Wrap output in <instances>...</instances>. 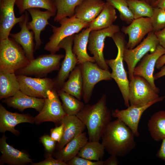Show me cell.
<instances>
[{
  "instance_id": "52a82bcc",
  "label": "cell",
  "mask_w": 165,
  "mask_h": 165,
  "mask_svg": "<svg viewBox=\"0 0 165 165\" xmlns=\"http://www.w3.org/2000/svg\"><path fill=\"white\" fill-rule=\"evenodd\" d=\"M94 63L86 61L80 64L83 80L82 96L86 104L90 101L94 87L97 83L101 81L112 79L108 70L101 68Z\"/></svg>"
},
{
  "instance_id": "f1b7e54d",
  "label": "cell",
  "mask_w": 165,
  "mask_h": 165,
  "mask_svg": "<svg viewBox=\"0 0 165 165\" xmlns=\"http://www.w3.org/2000/svg\"><path fill=\"white\" fill-rule=\"evenodd\" d=\"M20 90V86L15 73L0 72V99L14 96Z\"/></svg>"
},
{
  "instance_id": "7dc6e473",
  "label": "cell",
  "mask_w": 165,
  "mask_h": 165,
  "mask_svg": "<svg viewBox=\"0 0 165 165\" xmlns=\"http://www.w3.org/2000/svg\"><path fill=\"white\" fill-rule=\"evenodd\" d=\"M157 7L165 10V0H159L155 4L154 7Z\"/></svg>"
},
{
  "instance_id": "e575fe53",
  "label": "cell",
  "mask_w": 165,
  "mask_h": 165,
  "mask_svg": "<svg viewBox=\"0 0 165 165\" xmlns=\"http://www.w3.org/2000/svg\"><path fill=\"white\" fill-rule=\"evenodd\" d=\"M134 19L143 17L151 18L154 7L142 0H127Z\"/></svg>"
},
{
  "instance_id": "1f68e13d",
  "label": "cell",
  "mask_w": 165,
  "mask_h": 165,
  "mask_svg": "<svg viewBox=\"0 0 165 165\" xmlns=\"http://www.w3.org/2000/svg\"><path fill=\"white\" fill-rule=\"evenodd\" d=\"M15 5L19 14H21L28 9L32 8L43 9L57 13L55 0H16Z\"/></svg>"
},
{
  "instance_id": "9c48e42d",
  "label": "cell",
  "mask_w": 165,
  "mask_h": 165,
  "mask_svg": "<svg viewBox=\"0 0 165 165\" xmlns=\"http://www.w3.org/2000/svg\"><path fill=\"white\" fill-rule=\"evenodd\" d=\"M120 31L119 26L113 24L108 28L91 31L90 33L88 49L93 55L96 63L103 69H109L103 54L105 39L107 37L112 38L115 33Z\"/></svg>"
},
{
  "instance_id": "7a4b0ae2",
  "label": "cell",
  "mask_w": 165,
  "mask_h": 165,
  "mask_svg": "<svg viewBox=\"0 0 165 165\" xmlns=\"http://www.w3.org/2000/svg\"><path fill=\"white\" fill-rule=\"evenodd\" d=\"M106 98L103 95L95 104L84 105L76 115L86 126L89 141H99L111 121L112 113L106 105Z\"/></svg>"
},
{
  "instance_id": "484cf974",
  "label": "cell",
  "mask_w": 165,
  "mask_h": 165,
  "mask_svg": "<svg viewBox=\"0 0 165 165\" xmlns=\"http://www.w3.org/2000/svg\"><path fill=\"white\" fill-rule=\"evenodd\" d=\"M88 139L86 133H82L58 150L55 154L56 158L66 163L77 156L80 149L88 141Z\"/></svg>"
},
{
  "instance_id": "277c9868",
  "label": "cell",
  "mask_w": 165,
  "mask_h": 165,
  "mask_svg": "<svg viewBox=\"0 0 165 165\" xmlns=\"http://www.w3.org/2000/svg\"><path fill=\"white\" fill-rule=\"evenodd\" d=\"M29 61L22 47L13 38L0 40V72L15 73Z\"/></svg>"
},
{
  "instance_id": "b9f144b4",
  "label": "cell",
  "mask_w": 165,
  "mask_h": 165,
  "mask_svg": "<svg viewBox=\"0 0 165 165\" xmlns=\"http://www.w3.org/2000/svg\"><path fill=\"white\" fill-rule=\"evenodd\" d=\"M159 42V45L165 49V28L155 32Z\"/></svg>"
},
{
  "instance_id": "6da1fadb",
  "label": "cell",
  "mask_w": 165,
  "mask_h": 165,
  "mask_svg": "<svg viewBox=\"0 0 165 165\" xmlns=\"http://www.w3.org/2000/svg\"><path fill=\"white\" fill-rule=\"evenodd\" d=\"M135 137L130 129L117 119L106 127L101 137V143L110 155L123 157L135 148Z\"/></svg>"
},
{
  "instance_id": "30bf717a",
  "label": "cell",
  "mask_w": 165,
  "mask_h": 165,
  "mask_svg": "<svg viewBox=\"0 0 165 165\" xmlns=\"http://www.w3.org/2000/svg\"><path fill=\"white\" fill-rule=\"evenodd\" d=\"M160 97L150 84L145 78L134 75L130 80L129 100L130 105H144Z\"/></svg>"
},
{
  "instance_id": "8d00e7d4",
  "label": "cell",
  "mask_w": 165,
  "mask_h": 165,
  "mask_svg": "<svg viewBox=\"0 0 165 165\" xmlns=\"http://www.w3.org/2000/svg\"><path fill=\"white\" fill-rule=\"evenodd\" d=\"M151 18L153 31L156 32L165 28V10L157 7H154Z\"/></svg>"
},
{
  "instance_id": "681fc988",
  "label": "cell",
  "mask_w": 165,
  "mask_h": 165,
  "mask_svg": "<svg viewBox=\"0 0 165 165\" xmlns=\"http://www.w3.org/2000/svg\"><path fill=\"white\" fill-rule=\"evenodd\" d=\"M159 0H158V1L156 2H158ZM155 4H156V3H155Z\"/></svg>"
},
{
  "instance_id": "e0dca14e",
  "label": "cell",
  "mask_w": 165,
  "mask_h": 165,
  "mask_svg": "<svg viewBox=\"0 0 165 165\" xmlns=\"http://www.w3.org/2000/svg\"><path fill=\"white\" fill-rule=\"evenodd\" d=\"M16 0H0V40L8 38L13 27L22 21L25 13L16 17L14 6Z\"/></svg>"
},
{
  "instance_id": "f6af8a7d",
  "label": "cell",
  "mask_w": 165,
  "mask_h": 165,
  "mask_svg": "<svg viewBox=\"0 0 165 165\" xmlns=\"http://www.w3.org/2000/svg\"><path fill=\"white\" fill-rule=\"evenodd\" d=\"M165 64V54L161 56L157 60L155 67L157 69H160Z\"/></svg>"
},
{
  "instance_id": "d6986e66",
  "label": "cell",
  "mask_w": 165,
  "mask_h": 165,
  "mask_svg": "<svg viewBox=\"0 0 165 165\" xmlns=\"http://www.w3.org/2000/svg\"><path fill=\"white\" fill-rule=\"evenodd\" d=\"M25 16L23 20L18 24L20 28V31L16 33H11L9 36L20 45L25 52L26 55L29 60L34 59V52L35 50L34 34L32 31H30L27 27V23L29 20L28 11L25 13Z\"/></svg>"
},
{
  "instance_id": "ffe728a7",
  "label": "cell",
  "mask_w": 165,
  "mask_h": 165,
  "mask_svg": "<svg viewBox=\"0 0 165 165\" xmlns=\"http://www.w3.org/2000/svg\"><path fill=\"white\" fill-rule=\"evenodd\" d=\"M5 134L0 139V150L2 155L0 158V164L24 165L32 163V160L23 151L14 148L6 141Z\"/></svg>"
},
{
  "instance_id": "ba28073f",
  "label": "cell",
  "mask_w": 165,
  "mask_h": 165,
  "mask_svg": "<svg viewBox=\"0 0 165 165\" xmlns=\"http://www.w3.org/2000/svg\"><path fill=\"white\" fill-rule=\"evenodd\" d=\"M159 45V40L152 31L134 48L130 49L126 47L123 53V61L127 65L130 80L134 77V70L138 62L149 52L150 53L154 52Z\"/></svg>"
},
{
  "instance_id": "3957f363",
  "label": "cell",
  "mask_w": 165,
  "mask_h": 165,
  "mask_svg": "<svg viewBox=\"0 0 165 165\" xmlns=\"http://www.w3.org/2000/svg\"><path fill=\"white\" fill-rule=\"evenodd\" d=\"M111 38L117 47V54L115 58L105 60V61L112 70V78L118 85L125 105L128 107L130 105L129 100L130 81L123 64V53L127 44L125 36L124 33L119 31L115 33Z\"/></svg>"
},
{
  "instance_id": "d4e9b609",
  "label": "cell",
  "mask_w": 165,
  "mask_h": 165,
  "mask_svg": "<svg viewBox=\"0 0 165 165\" xmlns=\"http://www.w3.org/2000/svg\"><path fill=\"white\" fill-rule=\"evenodd\" d=\"M91 31L87 27L74 35L72 51L77 57L78 64L86 61L95 62L94 57L90 56L87 51L89 35Z\"/></svg>"
},
{
  "instance_id": "4316f807",
  "label": "cell",
  "mask_w": 165,
  "mask_h": 165,
  "mask_svg": "<svg viewBox=\"0 0 165 165\" xmlns=\"http://www.w3.org/2000/svg\"><path fill=\"white\" fill-rule=\"evenodd\" d=\"M117 17L115 9L106 2L100 13L89 24L88 27L91 31L101 30L108 28L113 24Z\"/></svg>"
},
{
  "instance_id": "836d02e7",
  "label": "cell",
  "mask_w": 165,
  "mask_h": 165,
  "mask_svg": "<svg viewBox=\"0 0 165 165\" xmlns=\"http://www.w3.org/2000/svg\"><path fill=\"white\" fill-rule=\"evenodd\" d=\"M55 0L57 11L54 21L57 22L64 18L74 15L76 7L83 0Z\"/></svg>"
},
{
  "instance_id": "9a60e30c",
  "label": "cell",
  "mask_w": 165,
  "mask_h": 165,
  "mask_svg": "<svg viewBox=\"0 0 165 165\" xmlns=\"http://www.w3.org/2000/svg\"><path fill=\"white\" fill-rule=\"evenodd\" d=\"M122 32L128 36L126 48L132 49L139 44L145 36L153 31L151 18L143 17L134 19L127 26H123Z\"/></svg>"
},
{
  "instance_id": "ac0fdd59",
  "label": "cell",
  "mask_w": 165,
  "mask_h": 165,
  "mask_svg": "<svg viewBox=\"0 0 165 165\" xmlns=\"http://www.w3.org/2000/svg\"><path fill=\"white\" fill-rule=\"evenodd\" d=\"M27 11L32 18V20L28 22L27 27L34 33L35 41V50H36L42 43L40 38L41 32L45 29L47 25H51L48 20L51 17L55 16L56 13L49 10L43 11L38 8H30Z\"/></svg>"
},
{
  "instance_id": "5b68a950",
  "label": "cell",
  "mask_w": 165,
  "mask_h": 165,
  "mask_svg": "<svg viewBox=\"0 0 165 165\" xmlns=\"http://www.w3.org/2000/svg\"><path fill=\"white\" fill-rule=\"evenodd\" d=\"M59 22L60 24L59 27L50 25L53 33L44 47L45 50L50 53H55L60 50L59 45L64 39L79 33L89 25V23L77 18L75 15L64 18Z\"/></svg>"
},
{
  "instance_id": "4dcf8cb0",
  "label": "cell",
  "mask_w": 165,
  "mask_h": 165,
  "mask_svg": "<svg viewBox=\"0 0 165 165\" xmlns=\"http://www.w3.org/2000/svg\"><path fill=\"white\" fill-rule=\"evenodd\" d=\"M105 148L99 141H88L80 149L77 156L89 160H102L105 154Z\"/></svg>"
},
{
  "instance_id": "cb8c5ba5",
  "label": "cell",
  "mask_w": 165,
  "mask_h": 165,
  "mask_svg": "<svg viewBox=\"0 0 165 165\" xmlns=\"http://www.w3.org/2000/svg\"><path fill=\"white\" fill-rule=\"evenodd\" d=\"M105 3L103 0H83L76 7L75 15L77 18L89 24L98 16Z\"/></svg>"
},
{
  "instance_id": "ab89813d",
  "label": "cell",
  "mask_w": 165,
  "mask_h": 165,
  "mask_svg": "<svg viewBox=\"0 0 165 165\" xmlns=\"http://www.w3.org/2000/svg\"><path fill=\"white\" fill-rule=\"evenodd\" d=\"M40 140L46 150L48 153H52L55 148L56 142L48 135H44L42 136L40 138Z\"/></svg>"
},
{
  "instance_id": "603a6c76",
  "label": "cell",
  "mask_w": 165,
  "mask_h": 165,
  "mask_svg": "<svg viewBox=\"0 0 165 165\" xmlns=\"http://www.w3.org/2000/svg\"><path fill=\"white\" fill-rule=\"evenodd\" d=\"M61 123L64 125V133L61 140L57 146L58 150L83 132L86 128L84 124L75 115H66L62 119L60 123Z\"/></svg>"
},
{
  "instance_id": "4fadbf2b",
  "label": "cell",
  "mask_w": 165,
  "mask_h": 165,
  "mask_svg": "<svg viewBox=\"0 0 165 165\" xmlns=\"http://www.w3.org/2000/svg\"><path fill=\"white\" fill-rule=\"evenodd\" d=\"M165 97V96L160 97L157 99L144 105H130L125 109H116L113 111L112 116L123 122L130 129L135 137H138L139 135L138 125L143 112L153 105L162 101Z\"/></svg>"
},
{
  "instance_id": "5bb4252c",
  "label": "cell",
  "mask_w": 165,
  "mask_h": 165,
  "mask_svg": "<svg viewBox=\"0 0 165 165\" xmlns=\"http://www.w3.org/2000/svg\"><path fill=\"white\" fill-rule=\"evenodd\" d=\"M74 35L64 39L59 45V48L63 49L65 51L64 58L57 76L53 80L55 89L57 90L61 89L68 77L70 72L78 64L77 57L72 51V45Z\"/></svg>"
},
{
  "instance_id": "7c38bea8",
  "label": "cell",
  "mask_w": 165,
  "mask_h": 165,
  "mask_svg": "<svg viewBox=\"0 0 165 165\" xmlns=\"http://www.w3.org/2000/svg\"><path fill=\"white\" fill-rule=\"evenodd\" d=\"M20 90L34 97L46 98L48 92L55 89L54 82L50 78H32L23 75H16Z\"/></svg>"
},
{
  "instance_id": "8992f818",
  "label": "cell",
  "mask_w": 165,
  "mask_h": 165,
  "mask_svg": "<svg viewBox=\"0 0 165 165\" xmlns=\"http://www.w3.org/2000/svg\"><path fill=\"white\" fill-rule=\"evenodd\" d=\"M64 57L63 54L52 53L40 55L30 60L26 66L17 71L15 74L38 78L46 77L49 73L59 69L61 61Z\"/></svg>"
},
{
  "instance_id": "83f0119b",
  "label": "cell",
  "mask_w": 165,
  "mask_h": 165,
  "mask_svg": "<svg viewBox=\"0 0 165 165\" xmlns=\"http://www.w3.org/2000/svg\"><path fill=\"white\" fill-rule=\"evenodd\" d=\"M79 65L71 72L68 79L61 89L80 100L82 96L83 80L81 66Z\"/></svg>"
},
{
  "instance_id": "f35d334b",
  "label": "cell",
  "mask_w": 165,
  "mask_h": 165,
  "mask_svg": "<svg viewBox=\"0 0 165 165\" xmlns=\"http://www.w3.org/2000/svg\"><path fill=\"white\" fill-rule=\"evenodd\" d=\"M32 165H67V163L61 160L54 158L52 153H48L44 160L36 163H31Z\"/></svg>"
},
{
  "instance_id": "60d3db41",
  "label": "cell",
  "mask_w": 165,
  "mask_h": 165,
  "mask_svg": "<svg viewBox=\"0 0 165 165\" xmlns=\"http://www.w3.org/2000/svg\"><path fill=\"white\" fill-rule=\"evenodd\" d=\"M63 133L64 125L61 123L59 126L50 130V136L54 141L59 143L62 138Z\"/></svg>"
},
{
  "instance_id": "74e56055",
  "label": "cell",
  "mask_w": 165,
  "mask_h": 165,
  "mask_svg": "<svg viewBox=\"0 0 165 165\" xmlns=\"http://www.w3.org/2000/svg\"><path fill=\"white\" fill-rule=\"evenodd\" d=\"M66 163L67 165H103V160L94 161L76 156Z\"/></svg>"
},
{
  "instance_id": "d6a6232c",
  "label": "cell",
  "mask_w": 165,
  "mask_h": 165,
  "mask_svg": "<svg viewBox=\"0 0 165 165\" xmlns=\"http://www.w3.org/2000/svg\"><path fill=\"white\" fill-rule=\"evenodd\" d=\"M57 92L66 115L76 116L84 106V104L80 100L61 90H57Z\"/></svg>"
},
{
  "instance_id": "f546056e",
  "label": "cell",
  "mask_w": 165,
  "mask_h": 165,
  "mask_svg": "<svg viewBox=\"0 0 165 165\" xmlns=\"http://www.w3.org/2000/svg\"><path fill=\"white\" fill-rule=\"evenodd\" d=\"M148 128L153 139L159 141L165 138V110L155 113L148 123Z\"/></svg>"
},
{
  "instance_id": "7402d4cb",
  "label": "cell",
  "mask_w": 165,
  "mask_h": 165,
  "mask_svg": "<svg viewBox=\"0 0 165 165\" xmlns=\"http://www.w3.org/2000/svg\"><path fill=\"white\" fill-rule=\"evenodd\" d=\"M2 102L8 107H13L21 112L26 108H33L39 112L43 107L45 99L28 95L20 90L13 96L3 99Z\"/></svg>"
},
{
  "instance_id": "bcb514c9",
  "label": "cell",
  "mask_w": 165,
  "mask_h": 165,
  "mask_svg": "<svg viewBox=\"0 0 165 165\" xmlns=\"http://www.w3.org/2000/svg\"><path fill=\"white\" fill-rule=\"evenodd\" d=\"M165 76V64L161 68L160 71L154 75L155 80L157 79Z\"/></svg>"
},
{
  "instance_id": "44dd1931",
  "label": "cell",
  "mask_w": 165,
  "mask_h": 165,
  "mask_svg": "<svg viewBox=\"0 0 165 165\" xmlns=\"http://www.w3.org/2000/svg\"><path fill=\"white\" fill-rule=\"evenodd\" d=\"M24 123H34V117L30 115L10 112L0 104V131H8L13 134H19L20 132L15 128L18 124Z\"/></svg>"
},
{
  "instance_id": "2e32d148",
  "label": "cell",
  "mask_w": 165,
  "mask_h": 165,
  "mask_svg": "<svg viewBox=\"0 0 165 165\" xmlns=\"http://www.w3.org/2000/svg\"><path fill=\"white\" fill-rule=\"evenodd\" d=\"M165 54V49L159 45L154 52L147 53L142 58L136 65L134 71V75H138L145 78L158 94L160 89L155 84L153 73L157 60Z\"/></svg>"
},
{
  "instance_id": "c3c4849f",
  "label": "cell",
  "mask_w": 165,
  "mask_h": 165,
  "mask_svg": "<svg viewBox=\"0 0 165 165\" xmlns=\"http://www.w3.org/2000/svg\"><path fill=\"white\" fill-rule=\"evenodd\" d=\"M146 2L148 4L152 6L153 7L154 6L158 0H142Z\"/></svg>"
},
{
  "instance_id": "d590c367",
  "label": "cell",
  "mask_w": 165,
  "mask_h": 165,
  "mask_svg": "<svg viewBox=\"0 0 165 165\" xmlns=\"http://www.w3.org/2000/svg\"><path fill=\"white\" fill-rule=\"evenodd\" d=\"M105 0L118 10L120 18L122 21L127 24H130L134 19L127 0Z\"/></svg>"
},
{
  "instance_id": "7bdbcfd3",
  "label": "cell",
  "mask_w": 165,
  "mask_h": 165,
  "mask_svg": "<svg viewBox=\"0 0 165 165\" xmlns=\"http://www.w3.org/2000/svg\"><path fill=\"white\" fill-rule=\"evenodd\" d=\"M160 146L156 154V156L165 162V138L163 139Z\"/></svg>"
},
{
  "instance_id": "8fae6325",
  "label": "cell",
  "mask_w": 165,
  "mask_h": 165,
  "mask_svg": "<svg viewBox=\"0 0 165 165\" xmlns=\"http://www.w3.org/2000/svg\"><path fill=\"white\" fill-rule=\"evenodd\" d=\"M57 90H50L45 99L43 107L39 113L34 117V123L39 124L46 122L60 123L66 115L60 101Z\"/></svg>"
},
{
  "instance_id": "ee69618b",
  "label": "cell",
  "mask_w": 165,
  "mask_h": 165,
  "mask_svg": "<svg viewBox=\"0 0 165 165\" xmlns=\"http://www.w3.org/2000/svg\"><path fill=\"white\" fill-rule=\"evenodd\" d=\"M119 163L118 157L114 155H111L107 160L103 161V165H117Z\"/></svg>"
}]
</instances>
